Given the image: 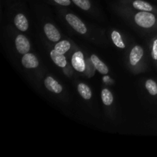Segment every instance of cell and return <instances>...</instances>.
Masks as SVG:
<instances>
[{
  "instance_id": "1",
  "label": "cell",
  "mask_w": 157,
  "mask_h": 157,
  "mask_svg": "<svg viewBox=\"0 0 157 157\" xmlns=\"http://www.w3.org/2000/svg\"><path fill=\"white\" fill-rule=\"evenodd\" d=\"M135 21L139 26L143 28H151L156 22V17L153 14L147 11H142L135 15Z\"/></svg>"
},
{
  "instance_id": "2",
  "label": "cell",
  "mask_w": 157,
  "mask_h": 157,
  "mask_svg": "<svg viewBox=\"0 0 157 157\" xmlns=\"http://www.w3.org/2000/svg\"><path fill=\"white\" fill-rule=\"evenodd\" d=\"M66 20L70 24V25L74 28L75 30L77 31L78 33L83 35L87 32V28L84 22H82V21L74 14H67L66 15Z\"/></svg>"
},
{
  "instance_id": "3",
  "label": "cell",
  "mask_w": 157,
  "mask_h": 157,
  "mask_svg": "<svg viewBox=\"0 0 157 157\" xmlns=\"http://www.w3.org/2000/svg\"><path fill=\"white\" fill-rule=\"evenodd\" d=\"M15 46L16 49L20 54L28 53L30 50V43L28 38L23 35H18L15 38Z\"/></svg>"
},
{
  "instance_id": "4",
  "label": "cell",
  "mask_w": 157,
  "mask_h": 157,
  "mask_svg": "<svg viewBox=\"0 0 157 157\" xmlns=\"http://www.w3.org/2000/svg\"><path fill=\"white\" fill-rule=\"evenodd\" d=\"M71 64L74 68L79 72L84 71L86 67L84 59V55L82 52H77L73 55L71 58Z\"/></svg>"
},
{
  "instance_id": "5",
  "label": "cell",
  "mask_w": 157,
  "mask_h": 157,
  "mask_svg": "<svg viewBox=\"0 0 157 157\" xmlns=\"http://www.w3.org/2000/svg\"><path fill=\"white\" fill-rule=\"evenodd\" d=\"M44 31L45 32L46 36L52 41H58L61 38L60 32L52 24L47 23V24L44 25Z\"/></svg>"
},
{
  "instance_id": "6",
  "label": "cell",
  "mask_w": 157,
  "mask_h": 157,
  "mask_svg": "<svg viewBox=\"0 0 157 157\" xmlns=\"http://www.w3.org/2000/svg\"><path fill=\"white\" fill-rule=\"evenodd\" d=\"M22 65L26 68H35L38 66V61L36 57L31 53L25 54L21 59Z\"/></svg>"
},
{
  "instance_id": "7",
  "label": "cell",
  "mask_w": 157,
  "mask_h": 157,
  "mask_svg": "<svg viewBox=\"0 0 157 157\" xmlns=\"http://www.w3.org/2000/svg\"><path fill=\"white\" fill-rule=\"evenodd\" d=\"M44 85L49 91L54 92L55 94H59L62 91V87L61 84L52 77H48L45 78Z\"/></svg>"
},
{
  "instance_id": "8",
  "label": "cell",
  "mask_w": 157,
  "mask_h": 157,
  "mask_svg": "<svg viewBox=\"0 0 157 157\" xmlns=\"http://www.w3.org/2000/svg\"><path fill=\"white\" fill-rule=\"evenodd\" d=\"M144 55V50L140 46H135L131 50L130 55V61L132 65H136Z\"/></svg>"
},
{
  "instance_id": "9",
  "label": "cell",
  "mask_w": 157,
  "mask_h": 157,
  "mask_svg": "<svg viewBox=\"0 0 157 157\" xmlns=\"http://www.w3.org/2000/svg\"><path fill=\"white\" fill-rule=\"evenodd\" d=\"M90 61H91L94 67L100 73L102 74V75H107V74H108V67H107V65H106L103 61H101V60L99 59V58H98L97 55H92L91 57H90Z\"/></svg>"
},
{
  "instance_id": "10",
  "label": "cell",
  "mask_w": 157,
  "mask_h": 157,
  "mask_svg": "<svg viewBox=\"0 0 157 157\" xmlns=\"http://www.w3.org/2000/svg\"><path fill=\"white\" fill-rule=\"evenodd\" d=\"M50 55L52 61L58 66L61 67H64L67 65V61H66V58L64 57V54L60 53L58 51L54 49L51 52Z\"/></svg>"
},
{
  "instance_id": "11",
  "label": "cell",
  "mask_w": 157,
  "mask_h": 157,
  "mask_svg": "<svg viewBox=\"0 0 157 157\" xmlns=\"http://www.w3.org/2000/svg\"><path fill=\"white\" fill-rule=\"evenodd\" d=\"M14 21L17 29L21 32H25L29 29V22L26 17L23 14H18L15 16Z\"/></svg>"
},
{
  "instance_id": "12",
  "label": "cell",
  "mask_w": 157,
  "mask_h": 157,
  "mask_svg": "<svg viewBox=\"0 0 157 157\" xmlns=\"http://www.w3.org/2000/svg\"><path fill=\"white\" fill-rule=\"evenodd\" d=\"M78 90L81 96L84 99L89 100L91 98L92 93L90 90V87L85 84H79L78 86Z\"/></svg>"
},
{
  "instance_id": "13",
  "label": "cell",
  "mask_w": 157,
  "mask_h": 157,
  "mask_svg": "<svg viewBox=\"0 0 157 157\" xmlns=\"http://www.w3.org/2000/svg\"><path fill=\"white\" fill-rule=\"evenodd\" d=\"M133 6L135 9H139L141 11H147V12H151L153 10V6L150 3L147 2L143 0H136L133 2Z\"/></svg>"
},
{
  "instance_id": "14",
  "label": "cell",
  "mask_w": 157,
  "mask_h": 157,
  "mask_svg": "<svg viewBox=\"0 0 157 157\" xmlns=\"http://www.w3.org/2000/svg\"><path fill=\"white\" fill-rule=\"evenodd\" d=\"M71 44L67 40H63L57 43L55 46V49L61 54H64L70 49Z\"/></svg>"
},
{
  "instance_id": "15",
  "label": "cell",
  "mask_w": 157,
  "mask_h": 157,
  "mask_svg": "<svg viewBox=\"0 0 157 157\" xmlns=\"http://www.w3.org/2000/svg\"><path fill=\"white\" fill-rule=\"evenodd\" d=\"M101 98H102L103 103L107 106L111 105L112 103H113V95H112L111 92L108 89H104V90H102V92H101Z\"/></svg>"
},
{
  "instance_id": "16",
  "label": "cell",
  "mask_w": 157,
  "mask_h": 157,
  "mask_svg": "<svg viewBox=\"0 0 157 157\" xmlns=\"http://www.w3.org/2000/svg\"><path fill=\"white\" fill-rule=\"evenodd\" d=\"M111 38L113 43H114V44L117 47L121 48H125V44H124L122 38H121V35H120L119 32H117V31H113L111 34Z\"/></svg>"
},
{
  "instance_id": "17",
  "label": "cell",
  "mask_w": 157,
  "mask_h": 157,
  "mask_svg": "<svg viewBox=\"0 0 157 157\" xmlns=\"http://www.w3.org/2000/svg\"><path fill=\"white\" fill-rule=\"evenodd\" d=\"M146 88L153 96L157 94V84L153 80H147L146 82Z\"/></svg>"
},
{
  "instance_id": "18",
  "label": "cell",
  "mask_w": 157,
  "mask_h": 157,
  "mask_svg": "<svg viewBox=\"0 0 157 157\" xmlns=\"http://www.w3.org/2000/svg\"><path fill=\"white\" fill-rule=\"evenodd\" d=\"M72 1L83 10H88L90 8V3L89 0H72Z\"/></svg>"
},
{
  "instance_id": "19",
  "label": "cell",
  "mask_w": 157,
  "mask_h": 157,
  "mask_svg": "<svg viewBox=\"0 0 157 157\" xmlns=\"http://www.w3.org/2000/svg\"><path fill=\"white\" fill-rule=\"evenodd\" d=\"M152 57L154 60H157V39L153 42V48H152Z\"/></svg>"
},
{
  "instance_id": "20",
  "label": "cell",
  "mask_w": 157,
  "mask_h": 157,
  "mask_svg": "<svg viewBox=\"0 0 157 157\" xmlns=\"http://www.w3.org/2000/svg\"><path fill=\"white\" fill-rule=\"evenodd\" d=\"M55 2L61 6H69L71 4V0H55Z\"/></svg>"
}]
</instances>
